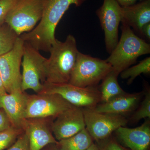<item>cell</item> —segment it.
I'll use <instances>...</instances> for the list:
<instances>
[{
    "instance_id": "cell-1",
    "label": "cell",
    "mask_w": 150,
    "mask_h": 150,
    "mask_svg": "<svg viewBox=\"0 0 150 150\" xmlns=\"http://www.w3.org/2000/svg\"><path fill=\"white\" fill-rule=\"evenodd\" d=\"M86 0H46L41 19L31 31L19 36L38 51L49 52L57 40L55 31L57 25L70 6H80Z\"/></svg>"
},
{
    "instance_id": "cell-2",
    "label": "cell",
    "mask_w": 150,
    "mask_h": 150,
    "mask_svg": "<svg viewBox=\"0 0 150 150\" xmlns=\"http://www.w3.org/2000/svg\"><path fill=\"white\" fill-rule=\"evenodd\" d=\"M45 62V83H69L79 51L76 40L69 34L64 42L57 40Z\"/></svg>"
},
{
    "instance_id": "cell-3",
    "label": "cell",
    "mask_w": 150,
    "mask_h": 150,
    "mask_svg": "<svg viewBox=\"0 0 150 150\" xmlns=\"http://www.w3.org/2000/svg\"><path fill=\"white\" fill-rule=\"evenodd\" d=\"M121 35L115 48L106 59L112 70L120 74L142 55L149 54L150 45L137 36L126 23L121 21Z\"/></svg>"
},
{
    "instance_id": "cell-4",
    "label": "cell",
    "mask_w": 150,
    "mask_h": 150,
    "mask_svg": "<svg viewBox=\"0 0 150 150\" xmlns=\"http://www.w3.org/2000/svg\"><path fill=\"white\" fill-rule=\"evenodd\" d=\"M112 70L106 60L79 51L69 83L80 87L96 86Z\"/></svg>"
},
{
    "instance_id": "cell-5",
    "label": "cell",
    "mask_w": 150,
    "mask_h": 150,
    "mask_svg": "<svg viewBox=\"0 0 150 150\" xmlns=\"http://www.w3.org/2000/svg\"><path fill=\"white\" fill-rule=\"evenodd\" d=\"M46 58L39 51L24 42L23 47L21 74V91L31 89L36 93L42 91L46 82L45 62Z\"/></svg>"
},
{
    "instance_id": "cell-6",
    "label": "cell",
    "mask_w": 150,
    "mask_h": 150,
    "mask_svg": "<svg viewBox=\"0 0 150 150\" xmlns=\"http://www.w3.org/2000/svg\"><path fill=\"white\" fill-rule=\"evenodd\" d=\"M45 1L16 0L5 22L19 35L31 31L41 19Z\"/></svg>"
},
{
    "instance_id": "cell-7",
    "label": "cell",
    "mask_w": 150,
    "mask_h": 150,
    "mask_svg": "<svg viewBox=\"0 0 150 150\" xmlns=\"http://www.w3.org/2000/svg\"><path fill=\"white\" fill-rule=\"evenodd\" d=\"M40 93L56 94L76 107L94 108L101 102V94L94 86L80 87L69 83H44Z\"/></svg>"
},
{
    "instance_id": "cell-8",
    "label": "cell",
    "mask_w": 150,
    "mask_h": 150,
    "mask_svg": "<svg viewBox=\"0 0 150 150\" xmlns=\"http://www.w3.org/2000/svg\"><path fill=\"white\" fill-rule=\"evenodd\" d=\"M73 106L56 94L39 93L27 95L25 119L57 117Z\"/></svg>"
},
{
    "instance_id": "cell-9",
    "label": "cell",
    "mask_w": 150,
    "mask_h": 150,
    "mask_svg": "<svg viewBox=\"0 0 150 150\" xmlns=\"http://www.w3.org/2000/svg\"><path fill=\"white\" fill-rule=\"evenodd\" d=\"M83 110L86 129L93 140L98 142L106 139L128 122L123 115L98 112L94 108H84Z\"/></svg>"
},
{
    "instance_id": "cell-10",
    "label": "cell",
    "mask_w": 150,
    "mask_h": 150,
    "mask_svg": "<svg viewBox=\"0 0 150 150\" xmlns=\"http://www.w3.org/2000/svg\"><path fill=\"white\" fill-rule=\"evenodd\" d=\"M24 43L19 36L13 49L0 56V74L8 93L21 91L20 68Z\"/></svg>"
},
{
    "instance_id": "cell-11",
    "label": "cell",
    "mask_w": 150,
    "mask_h": 150,
    "mask_svg": "<svg viewBox=\"0 0 150 150\" xmlns=\"http://www.w3.org/2000/svg\"><path fill=\"white\" fill-rule=\"evenodd\" d=\"M104 33L105 48L110 54L118 41V28L122 20L121 6L115 0H103L96 11Z\"/></svg>"
},
{
    "instance_id": "cell-12",
    "label": "cell",
    "mask_w": 150,
    "mask_h": 150,
    "mask_svg": "<svg viewBox=\"0 0 150 150\" xmlns=\"http://www.w3.org/2000/svg\"><path fill=\"white\" fill-rule=\"evenodd\" d=\"M51 130L57 141L72 137L85 129L83 110L73 106L56 117Z\"/></svg>"
},
{
    "instance_id": "cell-13",
    "label": "cell",
    "mask_w": 150,
    "mask_h": 150,
    "mask_svg": "<svg viewBox=\"0 0 150 150\" xmlns=\"http://www.w3.org/2000/svg\"><path fill=\"white\" fill-rule=\"evenodd\" d=\"M27 97V94L21 91L0 95V108L5 112L14 127L23 129L26 119Z\"/></svg>"
},
{
    "instance_id": "cell-14",
    "label": "cell",
    "mask_w": 150,
    "mask_h": 150,
    "mask_svg": "<svg viewBox=\"0 0 150 150\" xmlns=\"http://www.w3.org/2000/svg\"><path fill=\"white\" fill-rule=\"evenodd\" d=\"M23 129L28 138L29 150H41L48 145L58 144L43 118L25 119Z\"/></svg>"
},
{
    "instance_id": "cell-15",
    "label": "cell",
    "mask_w": 150,
    "mask_h": 150,
    "mask_svg": "<svg viewBox=\"0 0 150 150\" xmlns=\"http://www.w3.org/2000/svg\"><path fill=\"white\" fill-rule=\"evenodd\" d=\"M121 142L131 150H148L150 144L149 120L137 128L121 126L115 131Z\"/></svg>"
},
{
    "instance_id": "cell-16",
    "label": "cell",
    "mask_w": 150,
    "mask_h": 150,
    "mask_svg": "<svg viewBox=\"0 0 150 150\" xmlns=\"http://www.w3.org/2000/svg\"><path fill=\"white\" fill-rule=\"evenodd\" d=\"M122 20L142 35L145 25L150 23V0L132 5L121 6Z\"/></svg>"
},
{
    "instance_id": "cell-17",
    "label": "cell",
    "mask_w": 150,
    "mask_h": 150,
    "mask_svg": "<svg viewBox=\"0 0 150 150\" xmlns=\"http://www.w3.org/2000/svg\"><path fill=\"white\" fill-rule=\"evenodd\" d=\"M141 94L125 92L114 97L107 102L98 105L94 109L98 112L123 115L133 110L139 102Z\"/></svg>"
},
{
    "instance_id": "cell-18",
    "label": "cell",
    "mask_w": 150,
    "mask_h": 150,
    "mask_svg": "<svg viewBox=\"0 0 150 150\" xmlns=\"http://www.w3.org/2000/svg\"><path fill=\"white\" fill-rule=\"evenodd\" d=\"M93 141L85 128L72 137L58 141L56 145L60 150H86Z\"/></svg>"
},
{
    "instance_id": "cell-19",
    "label": "cell",
    "mask_w": 150,
    "mask_h": 150,
    "mask_svg": "<svg viewBox=\"0 0 150 150\" xmlns=\"http://www.w3.org/2000/svg\"><path fill=\"white\" fill-rule=\"evenodd\" d=\"M118 75L112 70L102 80L100 91L101 102H107L114 97L125 93L118 83Z\"/></svg>"
},
{
    "instance_id": "cell-20",
    "label": "cell",
    "mask_w": 150,
    "mask_h": 150,
    "mask_svg": "<svg viewBox=\"0 0 150 150\" xmlns=\"http://www.w3.org/2000/svg\"><path fill=\"white\" fill-rule=\"evenodd\" d=\"M19 35L6 22L0 23V56L11 51Z\"/></svg>"
},
{
    "instance_id": "cell-21",
    "label": "cell",
    "mask_w": 150,
    "mask_h": 150,
    "mask_svg": "<svg viewBox=\"0 0 150 150\" xmlns=\"http://www.w3.org/2000/svg\"><path fill=\"white\" fill-rule=\"evenodd\" d=\"M150 73V57L142 60L138 64L127 68L120 74L123 79H128V84L133 82L135 79L141 74H149Z\"/></svg>"
},
{
    "instance_id": "cell-22",
    "label": "cell",
    "mask_w": 150,
    "mask_h": 150,
    "mask_svg": "<svg viewBox=\"0 0 150 150\" xmlns=\"http://www.w3.org/2000/svg\"><path fill=\"white\" fill-rule=\"evenodd\" d=\"M24 132L22 129L11 126L0 132V150H4L13 144L20 135Z\"/></svg>"
},
{
    "instance_id": "cell-23",
    "label": "cell",
    "mask_w": 150,
    "mask_h": 150,
    "mask_svg": "<svg viewBox=\"0 0 150 150\" xmlns=\"http://www.w3.org/2000/svg\"><path fill=\"white\" fill-rule=\"evenodd\" d=\"M150 118V92L149 91L146 94L144 101L141 107L133 115L132 120L134 121H139L142 119Z\"/></svg>"
},
{
    "instance_id": "cell-24",
    "label": "cell",
    "mask_w": 150,
    "mask_h": 150,
    "mask_svg": "<svg viewBox=\"0 0 150 150\" xmlns=\"http://www.w3.org/2000/svg\"><path fill=\"white\" fill-rule=\"evenodd\" d=\"M6 150H29L28 138L25 132L20 135L13 144Z\"/></svg>"
},
{
    "instance_id": "cell-25",
    "label": "cell",
    "mask_w": 150,
    "mask_h": 150,
    "mask_svg": "<svg viewBox=\"0 0 150 150\" xmlns=\"http://www.w3.org/2000/svg\"><path fill=\"white\" fill-rule=\"evenodd\" d=\"M16 0H0V23L5 21L6 17Z\"/></svg>"
},
{
    "instance_id": "cell-26",
    "label": "cell",
    "mask_w": 150,
    "mask_h": 150,
    "mask_svg": "<svg viewBox=\"0 0 150 150\" xmlns=\"http://www.w3.org/2000/svg\"><path fill=\"white\" fill-rule=\"evenodd\" d=\"M101 141L102 143L98 145L100 150H126L113 139L108 138Z\"/></svg>"
},
{
    "instance_id": "cell-27",
    "label": "cell",
    "mask_w": 150,
    "mask_h": 150,
    "mask_svg": "<svg viewBox=\"0 0 150 150\" xmlns=\"http://www.w3.org/2000/svg\"><path fill=\"white\" fill-rule=\"evenodd\" d=\"M11 126V121L5 112L0 108V132L8 129Z\"/></svg>"
},
{
    "instance_id": "cell-28",
    "label": "cell",
    "mask_w": 150,
    "mask_h": 150,
    "mask_svg": "<svg viewBox=\"0 0 150 150\" xmlns=\"http://www.w3.org/2000/svg\"><path fill=\"white\" fill-rule=\"evenodd\" d=\"M142 35L145 36L148 40H150V23L144 25L142 28Z\"/></svg>"
},
{
    "instance_id": "cell-29",
    "label": "cell",
    "mask_w": 150,
    "mask_h": 150,
    "mask_svg": "<svg viewBox=\"0 0 150 150\" xmlns=\"http://www.w3.org/2000/svg\"><path fill=\"white\" fill-rule=\"evenodd\" d=\"M121 6H126L136 4L137 0H115Z\"/></svg>"
},
{
    "instance_id": "cell-30",
    "label": "cell",
    "mask_w": 150,
    "mask_h": 150,
    "mask_svg": "<svg viewBox=\"0 0 150 150\" xmlns=\"http://www.w3.org/2000/svg\"><path fill=\"white\" fill-rule=\"evenodd\" d=\"M6 93H7L6 91L4 83H3L2 79L1 74H0V95L4 94Z\"/></svg>"
},
{
    "instance_id": "cell-31",
    "label": "cell",
    "mask_w": 150,
    "mask_h": 150,
    "mask_svg": "<svg viewBox=\"0 0 150 150\" xmlns=\"http://www.w3.org/2000/svg\"><path fill=\"white\" fill-rule=\"evenodd\" d=\"M48 146V147L46 148L44 150H60L56 144H51Z\"/></svg>"
},
{
    "instance_id": "cell-32",
    "label": "cell",
    "mask_w": 150,
    "mask_h": 150,
    "mask_svg": "<svg viewBox=\"0 0 150 150\" xmlns=\"http://www.w3.org/2000/svg\"><path fill=\"white\" fill-rule=\"evenodd\" d=\"M86 150H100L99 147H98V146L97 144H94V143H93V144H92L91 145V146H90L88 148V149H86Z\"/></svg>"
},
{
    "instance_id": "cell-33",
    "label": "cell",
    "mask_w": 150,
    "mask_h": 150,
    "mask_svg": "<svg viewBox=\"0 0 150 150\" xmlns=\"http://www.w3.org/2000/svg\"><path fill=\"white\" fill-rule=\"evenodd\" d=\"M140 1H145V0H139Z\"/></svg>"
}]
</instances>
